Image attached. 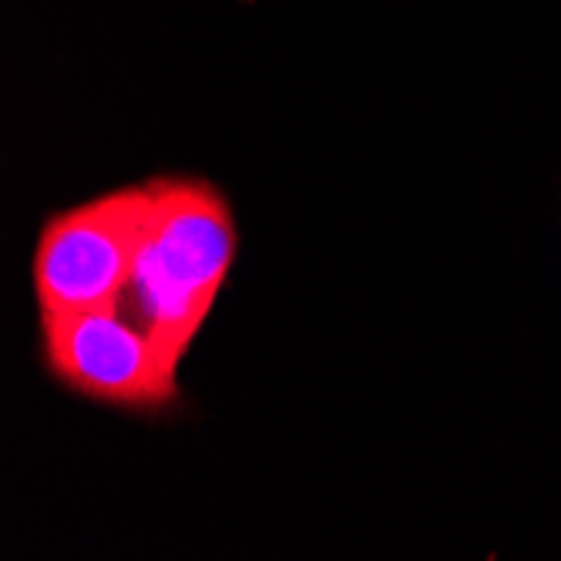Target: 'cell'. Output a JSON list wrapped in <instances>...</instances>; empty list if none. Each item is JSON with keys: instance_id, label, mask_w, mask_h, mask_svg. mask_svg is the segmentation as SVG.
<instances>
[{"instance_id": "6da1fadb", "label": "cell", "mask_w": 561, "mask_h": 561, "mask_svg": "<svg viewBox=\"0 0 561 561\" xmlns=\"http://www.w3.org/2000/svg\"><path fill=\"white\" fill-rule=\"evenodd\" d=\"M131 289L141 330L179 374L232 273L239 232L229 198L206 179L159 175Z\"/></svg>"}, {"instance_id": "7a4b0ae2", "label": "cell", "mask_w": 561, "mask_h": 561, "mask_svg": "<svg viewBox=\"0 0 561 561\" xmlns=\"http://www.w3.org/2000/svg\"><path fill=\"white\" fill-rule=\"evenodd\" d=\"M151 222V182L125 185L50 216L34 249L41 313L118 306L131 289Z\"/></svg>"}, {"instance_id": "3957f363", "label": "cell", "mask_w": 561, "mask_h": 561, "mask_svg": "<svg viewBox=\"0 0 561 561\" xmlns=\"http://www.w3.org/2000/svg\"><path fill=\"white\" fill-rule=\"evenodd\" d=\"M44 367L61 387L118 411L159 414L179 400V374L118 306L41 313Z\"/></svg>"}]
</instances>
